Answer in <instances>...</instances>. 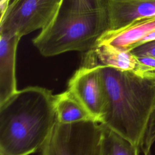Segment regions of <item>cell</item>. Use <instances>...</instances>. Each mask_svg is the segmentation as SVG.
Here are the masks:
<instances>
[{
    "mask_svg": "<svg viewBox=\"0 0 155 155\" xmlns=\"http://www.w3.org/2000/svg\"><path fill=\"white\" fill-rule=\"evenodd\" d=\"M82 103L96 120L101 122L107 99L103 81L97 67L81 66L70 79L68 89Z\"/></svg>",
    "mask_w": 155,
    "mask_h": 155,
    "instance_id": "cell-6",
    "label": "cell"
},
{
    "mask_svg": "<svg viewBox=\"0 0 155 155\" xmlns=\"http://www.w3.org/2000/svg\"><path fill=\"white\" fill-rule=\"evenodd\" d=\"M56 122L51 90L38 86L17 90L0 104V154L30 155L41 150Z\"/></svg>",
    "mask_w": 155,
    "mask_h": 155,
    "instance_id": "cell-1",
    "label": "cell"
},
{
    "mask_svg": "<svg viewBox=\"0 0 155 155\" xmlns=\"http://www.w3.org/2000/svg\"><path fill=\"white\" fill-rule=\"evenodd\" d=\"M54 108L57 122L60 124H68L86 120H96L68 90L54 95Z\"/></svg>",
    "mask_w": 155,
    "mask_h": 155,
    "instance_id": "cell-11",
    "label": "cell"
},
{
    "mask_svg": "<svg viewBox=\"0 0 155 155\" xmlns=\"http://www.w3.org/2000/svg\"><path fill=\"white\" fill-rule=\"evenodd\" d=\"M137 57L153 56L155 57V40L148 42L131 50Z\"/></svg>",
    "mask_w": 155,
    "mask_h": 155,
    "instance_id": "cell-14",
    "label": "cell"
},
{
    "mask_svg": "<svg viewBox=\"0 0 155 155\" xmlns=\"http://www.w3.org/2000/svg\"><path fill=\"white\" fill-rule=\"evenodd\" d=\"M99 155H139V148L129 140L105 126Z\"/></svg>",
    "mask_w": 155,
    "mask_h": 155,
    "instance_id": "cell-12",
    "label": "cell"
},
{
    "mask_svg": "<svg viewBox=\"0 0 155 155\" xmlns=\"http://www.w3.org/2000/svg\"><path fill=\"white\" fill-rule=\"evenodd\" d=\"M154 31L155 16L144 18L118 30H107L98 39L97 44H108L131 51L140 45L143 39Z\"/></svg>",
    "mask_w": 155,
    "mask_h": 155,
    "instance_id": "cell-9",
    "label": "cell"
},
{
    "mask_svg": "<svg viewBox=\"0 0 155 155\" xmlns=\"http://www.w3.org/2000/svg\"><path fill=\"white\" fill-rule=\"evenodd\" d=\"M108 29L107 10L87 12L76 7L56 10L50 24L32 42L44 57L72 51L85 53L96 45Z\"/></svg>",
    "mask_w": 155,
    "mask_h": 155,
    "instance_id": "cell-3",
    "label": "cell"
},
{
    "mask_svg": "<svg viewBox=\"0 0 155 155\" xmlns=\"http://www.w3.org/2000/svg\"><path fill=\"white\" fill-rule=\"evenodd\" d=\"M103 125L96 120L56 122L41 155H99Z\"/></svg>",
    "mask_w": 155,
    "mask_h": 155,
    "instance_id": "cell-4",
    "label": "cell"
},
{
    "mask_svg": "<svg viewBox=\"0 0 155 155\" xmlns=\"http://www.w3.org/2000/svg\"><path fill=\"white\" fill-rule=\"evenodd\" d=\"M21 38L0 35V104L17 91L16 57Z\"/></svg>",
    "mask_w": 155,
    "mask_h": 155,
    "instance_id": "cell-10",
    "label": "cell"
},
{
    "mask_svg": "<svg viewBox=\"0 0 155 155\" xmlns=\"http://www.w3.org/2000/svg\"><path fill=\"white\" fill-rule=\"evenodd\" d=\"M0 155H3V154H0Z\"/></svg>",
    "mask_w": 155,
    "mask_h": 155,
    "instance_id": "cell-16",
    "label": "cell"
},
{
    "mask_svg": "<svg viewBox=\"0 0 155 155\" xmlns=\"http://www.w3.org/2000/svg\"><path fill=\"white\" fill-rule=\"evenodd\" d=\"M81 66H106L134 73L142 76H155V69L142 64L131 53L108 44H97L83 53Z\"/></svg>",
    "mask_w": 155,
    "mask_h": 155,
    "instance_id": "cell-7",
    "label": "cell"
},
{
    "mask_svg": "<svg viewBox=\"0 0 155 155\" xmlns=\"http://www.w3.org/2000/svg\"><path fill=\"white\" fill-rule=\"evenodd\" d=\"M107 99L101 123L139 148L155 108V76L97 66Z\"/></svg>",
    "mask_w": 155,
    "mask_h": 155,
    "instance_id": "cell-2",
    "label": "cell"
},
{
    "mask_svg": "<svg viewBox=\"0 0 155 155\" xmlns=\"http://www.w3.org/2000/svg\"><path fill=\"white\" fill-rule=\"evenodd\" d=\"M107 11L108 30H116L155 16V0H107Z\"/></svg>",
    "mask_w": 155,
    "mask_h": 155,
    "instance_id": "cell-8",
    "label": "cell"
},
{
    "mask_svg": "<svg viewBox=\"0 0 155 155\" xmlns=\"http://www.w3.org/2000/svg\"><path fill=\"white\" fill-rule=\"evenodd\" d=\"M137 57V56H136ZM138 60L143 65L155 69V57L153 56H140L137 57Z\"/></svg>",
    "mask_w": 155,
    "mask_h": 155,
    "instance_id": "cell-15",
    "label": "cell"
},
{
    "mask_svg": "<svg viewBox=\"0 0 155 155\" xmlns=\"http://www.w3.org/2000/svg\"><path fill=\"white\" fill-rule=\"evenodd\" d=\"M59 0H13L1 15L0 35L22 38L46 27L53 18Z\"/></svg>",
    "mask_w": 155,
    "mask_h": 155,
    "instance_id": "cell-5",
    "label": "cell"
},
{
    "mask_svg": "<svg viewBox=\"0 0 155 155\" xmlns=\"http://www.w3.org/2000/svg\"><path fill=\"white\" fill-rule=\"evenodd\" d=\"M139 151L142 155H155V108L148 121Z\"/></svg>",
    "mask_w": 155,
    "mask_h": 155,
    "instance_id": "cell-13",
    "label": "cell"
}]
</instances>
